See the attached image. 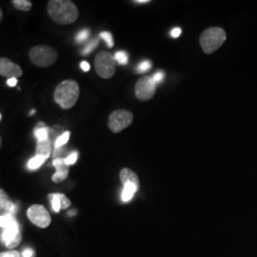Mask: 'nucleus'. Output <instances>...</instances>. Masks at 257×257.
Here are the masks:
<instances>
[{
	"label": "nucleus",
	"instance_id": "9b49d317",
	"mask_svg": "<svg viewBox=\"0 0 257 257\" xmlns=\"http://www.w3.org/2000/svg\"><path fill=\"white\" fill-rule=\"evenodd\" d=\"M0 206L2 210L6 211V213L14 215V213L17 211V206L11 201L9 196L3 190L0 191Z\"/></svg>",
	"mask_w": 257,
	"mask_h": 257
},
{
	"label": "nucleus",
	"instance_id": "c756f323",
	"mask_svg": "<svg viewBox=\"0 0 257 257\" xmlns=\"http://www.w3.org/2000/svg\"><path fill=\"white\" fill-rule=\"evenodd\" d=\"M0 257H20L19 252L16 251V250H11V251H7V252H2Z\"/></svg>",
	"mask_w": 257,
	"mask_h": 257
},
{
	"label": "nucleus",
	"instance_id": "7c9ffc66",
	"mask_svg": "<svg viewBox=\"0 0 257 257\" xmlns=\"http://www.w3.org/2000/svg\"><path fill=\"white\" fill-rule=\"evenodd\" d=\"M181 33H182V30L180 28L176 27L172 30L171 36H172V37H174V38H177V37H180Z\"/></svg>",
	"mask_w": 257,
	"mask_h": 257
},
{
	"label": "nucleus",
	"instance_id": "9d476101",
	"mask_svg": "<svg viewBox=\"0 0 257 257\" xmlns=\"http://www.w3.org/2000/svg\"><path fill=\"white\" fill-rule=\"evenodd\" d=\"M0 74L8 79L18 78L23 74V71L19 65L14 63L6 57H2L0 59Z\"/></svg>",
	"mask_w": 257,
	"mask_h": 257
},
{
	"label": "nucleus",
	"instance_id": "0eeeda50",
	"mask_svg": "<svg viewBox=\"0 0 257 257\" xmlns=\"http://www.w3.org/2000/svg\"><path fill=\"white\" fill-rule=\"evenodd\" d=\"M134 121V114L126 110H113L109 116L108 126L111 132L120 133L128 128Z\"/></svg>",
	"mask_w": 257,
	"mask_h": 257
},
{
	"label": "nucleus",
	"instance_id": "f03ea898",
	"mask_svg": "<svg viewBox=\"0 0 257 257\" xmlns=\"http://www.w3.org/2000/svg\"><path fill=\"white\" fill-rule=\"evenodd\" d=\"M80 89L78 83L72 79L60 83L55 91V100L61 108L71 109L78 100Z\"/></svg>",
	"mask_w": 257,
	"mask_h": 257
},
{
	"label": "nucleus",
	"instance_id": "6e6552de",
	"mask_svg": "<svg viewBox=\"0 0 257 257\" xmlns=\"http://www.w3.org/2000/svg\"><path fill=\"white\" fill-rule=\"evenodd\" d=\"M156 84L153 77L151 76H144L138 79L136 84L135 92L136 96L140 101H149L152 99L156 92Z\"/></svg>",
	"mask_w": 257,
	"mask_h": 257
},
{
	"label": "nucleus",
	"instance_id": "cd10ccee",
	"mask_svg": "<svg viewBox=\"0 0 257 257\" xmlns=\"http://www.w3.org/2000/svg\"><path fill=\"white\" fill-rule=\"evenodd\" d=\"M77 157H78V153L77 152H73L70 156L65 158L66 163L69 166L74 165V163L76 162V160H77Z\"/></svg>",
	"mask_w": 257,
	"mask_h": 257
},
{
	"label": "nucleus",
	"instance_id": "c85d7f7f",
	"mask_svg": "<svg viewBox=\"0 0 257 257\" xmlns=\"http://www.w3.org/2000/svg\"><path fill=\"white\" fill-rule=\"evenodd\" d=\"M152 77H153L154 81H155L156 84H158V83H161L163 81V79L165 78V74H164L163 72H157V73L154 74Z\"/></svg>",
	"mask_w": 257,
	"mask_h": 257
},
{
	"label": "nucleus",
	"instance_id": "ddd939ff",
	"mask_svg": "<svg viewBox=\"0 0 257 257\" xmlns=\"http://www.w3.org/2000/svg\"><path fill=\"white\" fill-rule=\"evenodd\" d=\"M49 132H50V128L47 127L45 123H38L37 128H35V131H34V135L37 138V142L45 141V140L50 139Z\"/></svg>",
	"mask_w": 257,
	"mask_h": 257
},
{
	"label": "nucleus",
	"instance_id": "1a4fd4ad",
	"mask_svg": "<svg viewBox=\"0 0 257 257\" xmlns=\"http://www.w3.org/2000/svg\"><path fill=\"white\" fill-rule=\"evenodd\" d=\"M28 217L35 225L40 228H47L51 224V215L42 205H34L28 210Z\"/></svg>",
	"mask_w": 257,
	"mask_h": 257
},
{
	"label": "nucleus",
	"instance_id": "4be33fe9",
	"mask_svg": "<svg viewBox=\"0 0 257 257\" xmlns=\"http://www.w3.org/2000/svg\"><path fill=\"white\" fill-rule=\"evenodd\" d=\"M152 68V62L149 60H144L137 67V73L138 74H143L146 73Z\"/></svg>",
	"mask_w": 257,
	"mask_h": 257
},
{
	"label": "nucleus",
	"instance_id": "b1692460",
	"mask_svg": "<svg viewBox=\"0 0 257 257\" xmlns=\"http://www.w3.org/2000/svg\"><path fill=\"white\" fill-rule=\"evenodd\" d=\"M98 43H99V40L96 38V39H93V40H92L87 46L85 47L84 48V50L82 51V54L83 55H88V54H90L92 51H93L94 49H95V47H97V45H98Z\"/></svg>",
	"mask_w": 257,
	"mask_h": 257
},
{
	"label": "nucleus",
	"instance_id": "f3484780",
	"mask_svg": "<svg viewBox=\"0 0 257 257\" xmlns=\"http://www.w3.org/2000/svg\"><path fill=\"white\" fill-rule=\"evenodd\" d=\"M46 160V158H44L43 156H36L35 157H33L32 159H30V161L28 162V169L29 170H37Z\"/></svg>",
	"mask_w": 257,
	"mask_h": 257
},
{
	"label": "nucleus",
	"instance_id": "39448f33",
	"mask_svg": "<svg viewBox=\"0 0 257 257\" xmlns=\"http://www.w3.org/2000/svg\"><path fill=\"white\" fill-rule=\"evenodd\" d=\"M29 56L34 64L46 68L55 64L57 59V52L52 47L36 46L31 49Z\"/></svg>",
	"mask_w": 257,
	"mask_h": 257
},
{
	"label": "nucleus",
	"instance_id": "2f4dec72",
	"mask_svg": "<svg viewBox=\"0 0 257 257\" xmlns=\"http://www.w3.org/2000/svg\"><path fill=\"white\" fill-rule=\"evenodd\" d=\"M80 68L82 69L83 72H88V71H90L91 66L89 64V62H87V61H82V62L80 63Z\"/></svg>",
	"mask_w": 257,
	"mask_h": 257
},
{
	"label": "nucleus",
	"instance_id": "7ed1b4c3",
	"mask_svg": "<svg viewBox=\"0 0 257 257\" xmlns=\"http://www.w3.org/2000/svg\"><path fill=\"white\" fill-rule=\"evenodd\" d=\"M0 225L4 230L1 234V239L7 248L18 247L21 242V234L19 232V223L15 216L10 213H5L0 217Z\"/></svg>",
	"mask_w": 257,
	"mask_h": 257
},
{
	"label": "nucleus",
	"instance_id": "2eb2a0df",
	"mask_svg": "<svg viewBox=\"0 0 257 257\" xmlns=\"http://www.w3.org/2000/svg\"><path fill=\"white\" fill-rule=\"evenodd\" d=\"M138 190V187L135 184L128 183L124 185V190L122 192V200L124 202H128Z\"/></svg>",
	"mask_w": 257,
	"mask_h": 257
},
{
	"label": "nucleus",
	"instance_id": "72a5a7b5",
	"mask_svg": "<svg viewBox=\"0 0 257 257\" xmlns=\"http://www.w3.org/2000/svg\"><path fill=\"white\" fill-rule=\"evenodd\" d=\"M18 84V78H10L7 80V85L10 87H15Z\"/></svg>",
	"mask_w": 257,
	"mask_h": 257
},
{
	"label": "nucleus",
	"instance_id": "a878e982",
	"mask_svg": "<svg viewBox=\"0 0 257 257\" xmlns=\"http://www.w3.org/2000/svg\"><path fill=\"white\" fill-rule=\"evenodd\" d=\"M69 173H59V172H56L55 175H53V181L55 183H59V182H62L63 180H65L67 177H68Z\"/></svg>",
	"mask_w": 257,
	"mask_h": 257
},
{
	"label": "nucleus",
	"instance_id": "c9c22d12",
	"mask_svg": "<svg viewBox=\"0 0 257 257\" xmlns=\"http://www.w3.org/2000/svg\"><path fill=\"white\" fill-rule=\"evenodd\" d=\"M34 113H36V110H32V111L30 112V115H33Z\"/></svg>",
	"mask_w": 257,
	"mask_h": 257
},
{
	"label": "nucleus",
	"instance_id": "4468645a",
	"mask_svg": "<svg viewBox=\"0 0 257 257\" xmlns=\"http://www.w3.org/2000/svg\"><path fill=\"white\" fill-rule=\"evenodd\" d=\"M51 155V141L50 139L45 141H39L37 143V156H43L48 159Z\"/></svg>",
	"mask_w": 257,
	"mask_h": 257
},
{
	"label": "nucleus",
	"instance_id": "a211bd4d",
	"mask_svg": "<svg viewBox=\"0 0 257 257\" xmlns=\"http://www.w3.org/2000/svg\"><path fill=\"white\" fill-rule=\"evenodd\" d=\"M13 5L20 11H24V12H28L32 8V2L29 0H13Z\"/></svg>",
	"mask_w": 257,
	"mask_h": 257
},
{
	"label": "nucleus",
	"instance_id": "bb28decb",
	"mask_svg": "<svg viewBox=\"0 0 257 257\" xmlns=\"http://www.w3.org/2000/svg\"><path fill=\"white\" fill-rule=\"evenodd\" d=\"M57 194H58V197H59L60 203H61V209L65 210V209L69 208L71 206V201L68 199V197L62 193H57Z\"/></svg>",
	"mask_w": 257,
	"mask_h": 257
},
{
	"label": "nucleus",
	"instance_id": "aec40b11",
	"mask_svg": "<svg viewBox=\"0 0 257 257\" xmlns=\"http://www.w3.org/2000/svg\"><path fill=\"white\" fill-rule=\"evenodd\" d=\"M69 138H70V132H65L64 134H62L60 137L56 138L55 143V148L63 147L69 141Z\"/></svg>",
	"mask_w": 257,
	"mask_h": 257
},
{
	"label": "nucleus",
	"instance_id": "5701e85b",
	"mask_svg": "<svg viewBox=\"0 0 257 257\" xmlns=\"http://www.w3.org/2000/svg\"><path fill=\"white\" fill-rule=\"evenodd\" d=\"M89 36H90V30L84 29L77 34V36L75 37V41H76V43H83L88 39Z\"/></svg>",
	"mask_w": 257,
	"mask_h": 257
},
{
	"label": "nucleus",
	"instance_id": "f257e3e1",
	"mask_svg": "<svg viewBox=\"0 0 257 257\" xmlns=\"http://www.w3.org/2000/svg\"><path fill=\"white\" fill-rule=\"evenodd\" d=\"M48 14L60 25L73 24L79 17L77 7L70 0H51L48 4Z\"/></svg>",
	"mask_w": 257,
	"mask_h": 257
},
{
	"label": "nucleus",
	"instance_id": "412c9836",
	"mask_svg": "<svg viewBox=\"0 0 257 257\" xmlns=\"http://www.w3.org/2000/svg\"><path fill=\"white\" fill-rule=\"evenodd\" d=\"M114 58H115L116 63H118V64L126 65L128 63V54L126 52H124V51L116 52L115 55H114Z\"/></svg>",
	"mask_w": 257,
	"mask_h": 257
},
{
	"label": "nucleus",
	"instance_id": "dca6fc26",
	"mask_svg": "<svg viewBox=\"0 0 257 257\" xmlns=\"http://www.w3.org/2000/svg\"><path fill=\"white\" fill-rule=\"evenodd\" d=\"M53 166L56 169V172L59 173H69V165L66 163L65 158L57 157L53 161Z\"/></svg>",
	"mask_w": 257,
	"mask_h": 257
},
{
	"label": "nucleus",
	"instance_id": "f704fd0d",
	"mask_svg": "<svg viewBox=\"0 0 257 257\" xmlns=\"http://www.w3.org/2000/svg\"><path fill=\"white\" fill-rule=\"evenodd\" d=\"M134 2H135V3H140V4H141V3H149L150 0H135Z\"/></svg>",
	"mask_w": 257,
	"mask_h": 257
},
{
	"label": "nucleus",
	"instance_id": "423d86ee",
	"mask_svg": "<svg viewBox=\"0 0 257 257\" xmlns=\"http://www.w3.org/2000/svg\"><path fill=\"white\" fill-rule=\"evenodd\" d=\"M94 67L96 73L100 77L104 79H109L115 74L116 61L114 56L110 53L103 51L95 56Z\"/></svg>",
	"mask_w": 257,
	"mask_h": 257
},
{
	"label": "nucleus",
	"instance_id": "f8f14e48",
	"mask_svg": "<svg viewBox=\"0 0 257 257\" xmlns=\"http://www.w3.org/2000/svg\"><path fill=\"white\" fill-rule=\"evenodd\" d=\"M120 180L121 182L126 185L128 183L135 184L139 188V179L138 176L135 172H133L130 169H123L120 172Z\"/></svg>",
	"mask_w": 257,
	"mask_h": 257
},
{
	"label": "nucleus",
	"instance_id": "473e14b6",
	"mask_svg": "<svg viewBox=\"0 0 257 257\" xmlns=\"http://www.w3.org/2000/svg\"><path fill=\"white\" fill-rule=\"evenodd\" d=\"M34 254H35V252H34V250H33L32 248H27V249H25V250L23 251V254H22V256L33 257L34 256Z\"/></svg>",
	"mask_w": 257,
	"mask_h": 257
},
{
	"label": "nucleus",
	"instance_id": "393cba45",
	"mask_svg": "<svg viewBox=\"0 0 257 257\" xmlns=\"http://www.w3.org/2000/svg\"><path fill=\"white\" fill-rule=\"evenodd\" d=\"M100 37L106 41V43H107V45H108L109 48H112L113 47V40H112V36H111L110 33H109V32H103V33L100 34Z\"/></svg>",
	"mask_w": 257,
	"mask_h": 257
},
{
	"label": "nucleus",
	"instance_id": "6ab92c4d",
	"mask_svg": "<svg viewBox=\"0 0 257 257\" xmlns=\"http://www.w3.org/2000/svg\"><path fill=\"white\" fill-rule=\"evenodd\" d=\"M49 199L51 200L53 210H54L55 212H58V211L61 210V203H60V199H59L57 193H52V194H50V195H49Z\"/></svg>",
	"mask_w": 257,
	"mask_h": 257
},
{
	"label": "nucleus",
	"instance_id": "20e7f679",
	"mask_svg": "<svg viewBox=\"0 0 257 257\" xmlns=\"http://www.w3.org/2000/svg\"><path fill=\"white\" fill-rule=\"evenodd\" d=\"M226 33L218 27L207 29L200 37V45L206 54H212L218 50L226 40Z\"/></svg>",
	"mask_w": 257,
	"mask_h": 257
}]
</instances>
